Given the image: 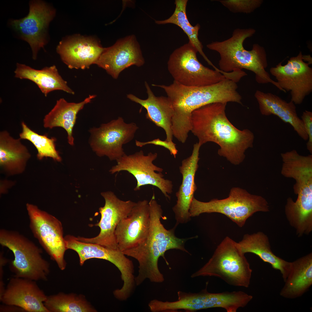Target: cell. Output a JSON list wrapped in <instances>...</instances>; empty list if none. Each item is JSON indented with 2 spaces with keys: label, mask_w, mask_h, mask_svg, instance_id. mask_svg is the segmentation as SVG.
<instances>
[{
  "label": "cell",
  "mask_w": 312,
  "mask_h": 312,
  "mask_svg": "<svg viewBox=\"0 0 312 312\" xmlns=\"http://www.w3.org/2000/svg\"><path fill=\"white\" fill-rule=\"evenodd\" d=\"M226 104L211 103L193 111L191 131L201 146L208 142L217 144L218 154L237 165L244 160L246 151L253 147L254 135L250 130H239L231 122L226 114Z\"/></svg>",
  "instance_id": "1"
},
{
  "label": "cell",
  "mask_w": 312,
  "mask_h": 312,
  "mask_svg": "<svg viewBox=\"0 0 312 312\" xmlns=\"http://www.w3.org/2000/svg\"><path fill=\"white\" fill-rule=\"evenodd\" d=\"M152 85L162 88L171 101L174 110L173 136L182 143L185 142L191 131V114L195 110L215 103L242 104L237 83L226 78L217 83L203 86H186L174 81L169 85Z\"/></svg>",
  "instance_id": "2"
},
{
  "label": "cell",
  "mask_w": 312,
  "mask_h": 312,
  "mask_svg": "<svg viewBox=\"0 0 312 312\" xmlns=\"http://www.w3.org/2000/svg\"><path fill=\"white\" fill-rule=\"evenodd\" d=\"M150 224L147 237L144 240L136 246L122 252L138 261L139 265L138 276L135 278V283L138 285L146 279L151 282L161 283L164 281L163 274L159 270L158 261L163 257L168 264L164 257L167 250H179L189 254L185 247V242L194 237L180 238L177 237L174 231L177 226L167 230L161 222L163 210L155 199L153 194L149 202Z\"/></svg>",
  "instance_id": "3"
},
{
  "label": "cell",
  "mask_w": 312,
  "mask_h": 312,
  "mask_svg": "<svg viewBox=\"0 0 312 312\" xmlns=\"http://www.w3.org/2000/svg\"><path fill=\"white\" fill-rule=\"evenodd\" d=\"M255 31L253 29L237 28L232 36L222 41H215L207 45L209 49L220 55L219 69L226 73L237 72L245 69L255 74L257 82L260 84L270 83L277 88V82L272 80L265 69L268 66L265 50L258 44L253 45L250 51L243 46L245 40L252 36Z\"/></svg>",
  "instance_id": "4"
},
{
  "label": "cell",
  "mask_w": 312,
  "mask_h": 312,
  "mask_svg": "<svg viewBox=\"0 0 312 312\" xmlns=\"http://www.w3.org/2000/svg\"><path fill=\"white\" fill-rule=\"evenodd\" d=\"M252 272L238 243L227 236L218 246L209 261L191 277H217L230 285L248 288Z\"/></svg>",
  "instance_id": "5"
},
{
  "label": "cell",
  "mask_w": 312,
  "mask_h": 312,
  "mask_svg": "<svg viewBox=\"0 0 312 312\" xmlns=\"http://www.w3.org/2000/svg\"><path fill=\"white\" fill-rule=\"evenodd\" d=\"M269 211L268 203L264 198L237 187L232 188L229 196L224 199H213L203 202L194 197L189 209L191 217L205 213H219L226 216L239 227L243 226L247 220L255 213Z\"/></svg>",
  "instance_id": "6"
},
{
  "label": "cell",
  "mask_w": 312,
  "mask_h": 312,
  "mask_svg": "<svg viewBox=\"0 0 312 312\" xmlns=\"http://www.w3.org/2000/svg\"><path fill=\"white\" fill-rule=\"evenodd\" d=\"M0 244L12 251L14 259L9 268L14 276L45 281L50 272V264L42 256V250L18 232L1 229Z\"/></svg>",
  "instance_id": "7"
},
{
  "label": "cell",
  "mask_w": 312,
  "mask_h": 312,
  "mask_svg": "<svg viewBox=\"0 0 312 312\" xmlns=\"http://www.w3.org/2000/svg\"><path fill=\"white\" fill-rule=\"evenodd\" d=\"M281 174L296 181L294 186L297 199L287 200V207L294 217L305 219L312 216V155L303 156L295 150L281 154Z\"/></svg>",
  "instance_id": "8"
},
{
  "label": "cell",
  "mask_w": 312,
  "mask_h": 312,
  "mask_svg": "<svg viewBox=\"0 0 312 312\" xmlns=\"http://www.w3.org/2000/svg\"><path fill=\"white\" fill-rule=\"evenodd\" d=\"M196 49L189 42L174 50L170 56L168 69L174 81L183 86L199 87L212 85L225 77L203 66L198 60Z\"/></svg>",
  "instance_id": "9"
},
{
  "label": "cell",
  "mask_w": 312,
  "mask_h": 312,
  "mask_svg": "<svg viewBox=\"0 0 312 312\" xmlns=\"http://www.w3.org/2000/svg\"><path fill=\"white\" fill-rule=\"evenodd\" d=\"M26 207L29 227L34 237L60 269L64 270L66 266L64 255L67 249L61 222L36 205L27 203Z\"/></svg>",
  "instance_id": "10"
},
{
  "label": "cell",
  "mask_w": 312,
  "mask_h": 312,
  "mask_svg": "<svg viewBox=\"0 0 312 312\" xmlns=\"http://www.w3.org/2000/svg\"><path fill=\"white\" fill-rule=\"evenodd\" d=\"M157 156V153L151 152L145 155L142 150L132 154H125L116 161L117 164L112 166L109 171L112 174L121 171H127L137 181L135 191L140 190L142 186L152 185L158 187L166 198L170 199L169 195L172 192V182L165 179L161 173L163 169L153 163Z\"/></svg>",
  "instance_id": "11"
},
{
  "label": "cell",
  "mask_w": 312,
  "mask_h": 312,
  "mask_svg": "<svg viewBox=\"0 0 312 312\" xmlns=\"http://www.w3.org/2000/svg\"><path fill=\"white\" fill-rule=\"evenodd\" d=\"M138 129L135 123H127L119 117L99 127L90 129L89 143L98 156L116 161L125 154L123 145L133 139Z\"/></svg>",
  "instance_id": "12"
},
{
  "label": "cell",
  "mask_w": 312,
  "mask_h": 312,
  "mask_svg": "<svg viewBox=\"0 0 312 312\" xmlns=\"http://www.w3.org/2000/svg\"><path fill=\"white\" fill-rule=\"evenodd\" d=\"M29 5L27 15L20 19L11 20L10 24L20 38L29 44L33 59L36 60L39 51L48 42V27L55 12L51 7L41 0L31 1Z\"/></svg>",
  "instance_id": "13"
},
{
  "label": "cell",
  "mask_w": 312,
  "mask_h": 312,
  "mask_svg": "<svg viewBox=\"0 0 312 312\" xmlns=\"http://www.w3.org/2000/svg\"><path fill=\"white\" fill-rule=\"evenodd\" d=\"M304 59L300 52L285 65L280 63L270 71L280 87L286 92H290L291 101L295 105L301 104L312 91V68L309 66V62H304Z\"/></svg>",
  "instance_id": "14"
},
{
  "label": "cell",
  "mask_w": 312,
  "mask_h": 312,
  "mask_svg": "<svg viewBox=\"0 0 312 312\" xmlns=\"http://www.w3.org/2000/svg\"><path fill=\"white\" fill-rule=\"evenodd\" d=\"M64 238L67 249L73 250L78 254L81 265L91 258L108 261L115 265L121 273L123 283L122 289L129 291L134 287L135 281L133 263L122 251L118 249L110 248L96 244L82 242L70 235H67Z\"/></svg>",
  "instance_id": "15"
},
{
  "label": "cell",
  "mask_w": 312,
  "mask_h": 312,
  "mask_svg": "<svg viewBox=\"0 0 312 312\" xmlns=\"http://www.w3.org/2000/svg\"><path fill=\"white\" fill-rule=\"evenodd\" d=\"M101 194L105 199V204L103 207L99 208L101 218L95 225L100 227V233L93 238H76L82 242L96 244L109 248L117 249L115 235L116 227L121 220L129 215L136 203L130 200H121L111 191L102 192Z\"/></svg>",
  "instance_id": "16"
},
{
  "label": "cell",
  "mask_w": 312,
  "mask_h": 312,
  "mask_svg": "<svg viewBox=\"0 0 312 312\" xmlns=\"http://www.w3.org/2000/svg\"><path fill=\"white\" fill-rule=\"evenodd\" d=\"M144 62L139 44L135 36L132 35L105 48L95 64L116 79L125 69L133 65L140 66Z\"/></svg>",
  "instance_id": "17"
},
{
  "label": "cell",
  "mask_w": 312,
  "mask_h": 312,
  "mask_svg": "<svg viewBox=\"0 0 312 312\" xmlns=\"http://www.w3.org/2000/svg\"><path fill=\"white\" fill-rule=\"evenodd\" d=\"M150 221L149 202L144 200L136 203L116 227L115 235L118 249L123 252L143 242L147 235Z\"/></svg>",
  "instance_id": "18"
},
{
  "label": "cell",
  "mask_w": 312,
  "mask_h": 312,
  "mask_svg": "<svg viewBox=\"0 0 312 312\" xmlns=\"http://www.w3.org/2000/svg\"><path fill=\"white\" fill-rule=\"evenodd\" d=\"M104 48L95 39L76 36L62 40L56 51L69 68L85 69L96 64Z\"/></svg>",
  "instance_id": "19"
},
{
  "label": "cell",
  "mask_w": 312,
  "mask_h": 312,
  "mask_svg": "<svg viewBox=\"0 0 312 312\" xmlns=\"http://www.w3.org/2000/svg\"><path fill=\"white\" fill-rule=\"evenodd\" d=\"M35 281L14 276L0 296L3 304L15 305L25 312H49L44 304L47 296Z\"/></svg>",
  "instance_id": "20"
},
{
  "label": "cell",
  "mask_w": 312,
  "mask_h": 312,
  "mask_svg": "<svg viewBox=\"0 0 312 312\" xmlns=\"http://www.w3.org/2000/svg\"><path fill=\"white\" fill-rule=\"evenodd\" d=\"M201 146L198 143L194 144L192 155L182 161L179 167L182 176V182L176 194L177 198L176 204L172 208L177 226L179 224L186 223L191 219L189 209L197 189L195 177L198 167L199 151Z\"/></svg>",
  "instance_id": "21"
},
{
  "label": "cell",
  "mask_w": 312,
  "mask_h": 312,
  "mask_svg": "<svg viewBox=\"0 0 312 312\" xmlns=\"http://www.w3.org/2000/svg\"><path fill=\"white\" fill-rule=\"evenodd\" d=\"M255 96L262 115L277 116L284 122L290 124L302 139L308 140V137L303 122L298 117L295 104L292 101L287 102L275 94L259 90L256 92Z\"/></svg>",
  "instance_id": "22"
},
{
  "label": "cell",
  "mask_w": 312,
  "mask_h": 312,
  "mask_svg": "<svg viewBox=\"0 0 312 312\" xmlns=\"http://www.w3.org/2000/svg\"><path fill=\"white\" fill-rule=\"evenodd\" d=\"M145 85L148 96L146 99H140L131 94H127V98L145 109L147 112L146 118L164 130L166 135L165 141L176 146L172 141V119L174 110L171 101L168 97L156 96L146 81Z\"/></svg>",
  "instance_id": "23"
},
{
  "label": "cell",
  "mask_w": 312,
  "mask_h": 312,
  "mask_svg": "<svg viewBox=\"0 0 312 312\" xmlns=\"http://www.w3.org/2000/svg\"><path fill=\"white\" fill-rule=\"evenodd\" d=\"M20 138L15 139L6 131L0 132V166L8 175L23 173L31 155Z\"/></svg>",
  "instance_id": "24"
},
{
  "label": "cell",
  "mask_w": 312,
  "mask_h": 312,
  "mask_svg": "<svg viewBox=\"0 0 312 312\" xmlns=\"http://www.w3.org/2000/svg\"><path fill=\"white\" fill-rule=\"evenodd\" d=\"M96 97L95 95H90L78 103L68 102L64 98L60 99L57 100L52 109L45 116L43 120L44 127L50 129L55 127L63 128L67 132L68 143L73 145L74 139L73 132L77 115L85 105Z\"/></svg>",
  "instance_id": "25"
},
{
  "label": "cell",
  "mask_w": 312,
  "mask_h": 312,
  "mask_svg": "<svg viewBox=\"0 0 312 312\" xmlns=\"http://www.w3.org/2000/svg\"><path fill=\"white\" fill-rule=\"evenodd\" d=\"M14 73L16 78L29 80L35 83L45 96L55 90H62L72 94L75 93L60 75L54 65L37 70L17 63Z\"/></svg>",
  "instance_id": "26"
},
{
  "label": "cell",
  "mask_w": 312,
  "mask_h": 312,
  "mask_svg": "<svg viewBox=\"0 0 312 312\" xmlns=\"http://www.w3.org/2000/svg\"><path fill=\"white\" fill-rule=\"evenodd\" d=\"M280 292V296L288 299H295L302 296L312 285V253L291 262L288 276Z\"/></svg>",
  "instance_id": "27"
},
{
  "label": "cell",
  "mask_w": 312,
  "mask_h": 312,
  "mask_svg": "<svg viewBox=\"0 0 312 312\" xmlns=\"http://www.w3.org/2000/svg\"><path fill=\"white\" fill-rule=\"evenodd\" d=\"M238 244L244 254H254L264 262L270 264L273 268L279 270L284 282L285 281L289 272L291 262L274 254L271 249L269 238L266 234L260 231L251 234H246Z\"/></svg>",
  "instance_id": "28"
},
{
  "label": "cell",
  "mask_w": 312,
  "mask_h": 312,
  "mask_svg": "<svg viewBox=\"0 0 312 312\" xmlns=\"http://www.w3.org/2000/svg\"><path fill=\"white\" fill-rule=\"evenodd\" d=\"M187 0H176L175 8L172 15L168 18L162 21H156L158 24L172 23L180 27L187 34L189 42L195 48L208 64L214 68H216L208 58L203 50V46L198 38V31L200 28L199 24L193 26L189 22L186 14Z\"/></svg>",
  "instance_id": "29"
},
{
  "label": "cell",
  "mask_w": 312,
  "mask_h": 312,
  "mask_svg": "<svg viewBox=\"0 0 312 312\" xmlns=\"http://www.w3.org/2000/svg\"><path fill=\"white\" fill-rule=\"evenodd\" d=\"M44 304L49 312H96L82 295L63 293L47 296Z\"/></svg>",
  "instance_id": "30"
},
{
  "label": "cell",
  "mask_w": 312,
  "mask_h": 312,
  "mask_svg": "<svg viewBox=\"0 0 312 312\" xmlns=\"http://www.w3.org/2000/svg\"><path fill=\"white\" fill-rule=\"evenodd\" d=\"M21 125L22 130L19 134V138L27 140L34 145L37 151L38 159L49 157L55 161H61V157L56 149L55 138H49L45 134H39L31 129L24 122H21Z\"/></svg>",
  "instance_id": "31"
},
{
  "label": "cell",
  "mask_w": 312,
  "mask_h": 312,
  "mask_svg": "<svg viewBox=\"0 0 312 312\" xmlns=\"http://www.w3.org/2000/svg\"><path fill=\"white\" fill-rule=\"evenodd\" d=\"M223 6L234 13H249L259 7L262 1L259 0H218Z\"/></svg>",
  "instance_id": "32"
},
{
  "label": "cell",
  "mask_w": 312,
  "mask_h": 312,
  "mask_svg": "<svg viewBox=\"0 0 312 312\" xmlns=\"http://www.w3.org/2000/svg\"><path fill=\"white\" fill-rule=\"evenodd\" d=\"M303 122L305 131L308 137L306 144L307 148L309 152L312 154V112L305 110L301 116Z\"/></svg>",
  "instance_id": "33"
},
{
  "label": "cell",
  "mask_w": 312,
  "mask_h": 312,
  "mask_svg": "<svg viewBox=\"0 0 312 312\" xmlns=\"http://www.w3.org/2000/svg\"><path fill=\"white\" fill-rule=\"evenodd\" d=\"M136 145L137 146L142 147L147 144H152L156 145L163 146L168 149L171 155L176 158L178 151L176 148V146L172 145L166 141H162L159 138L154 140H153L146 142H142L137 140H135Z\"/></svg>",
  "instance_id": "34"
},
{
  "label": "cell",
  "mask_w": 312,
  "mask_h": 312,
  "mask_svg": "<svg viewBox=\"0 0 312 312\" xmlns=\"http://www.w3.org/2000/svg\"><path fill=\"white\" fill-rule=\"evenodd\" d=\"M8 262V260L3 256V253L1 252L0 253V296L2 295L5 288L3 281V267Z\"/></svg>",
  "instance_id": "35"
},
{
  "label": "cell",
  "mask_w": 312,
  "mask_h": 312,
  "mask_svg": "<svg viewBox=\"0 0 312 312\" xmlns=\"http://www.w3.org/2000/svg\"><path fill=\"white\" fill-rule=\"evenodd\" d=\"M0 312H23L25 311L18 307L11 305L3 304L0 305Z\"/></svg>",
  "instance_id": "36"
},
{
  "label": "cell",
  "mask_w": 312,
  "mask_h": 312,
  "mask_svg": "<svg viewBox=\"0 0 312 312\" xmlns=\"http://www.w3.org/2000/svg\"><path fill=\"white\" fill-rule=\"evenodd\" d=\"M13 183L10 181L6 180V185L4 187H0V193L1 194L5 193L7 191V189L9 188L11 185H12Z\"/></svg>",
  "instance_id": "37"
}]
</instances>
